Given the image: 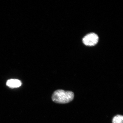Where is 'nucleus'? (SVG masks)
<instances>
[{"instance_id": "1", "label": "nucleus", "mask_w": 123, "mask_h": 123, "mask_svg": "<svg viewBox=\"0 0 123 123\" xmlns=\"http://www.w3.org/2000/svg\"><path fill=\"white\" fill-rule=\"evenodd\" d=\"M74 97V94L73 92L58 90L54 92L52 99L53 102L56 103L65 104L71 102Z\"/></svg>"}, {"instance_id": "2", "label": "nucleus", "mask_w": 123, "mask_h": 123, "mask_svg": "<svg viewBox=\"0 0 123 123\" xmlns=\"http://www.w3.org/2000/svg\"><path fill=\"white\" fill-rule=\"evenodd\" d=\"M99 37L95 33L89 34L83 38V43L85 45L89 46H93L97 43Z\"/></svg>"}, {"instance_id": "3", "label": "nucleus", "mask_w": 123, "mask_h": 123, "mask_svg": "<svg viewBox=\"0 0 123 123\" xmlns=\"http://www.w3.org/2000/svg\"><path fill=\"white\" fill-rule=\"evenodd\" d=\"M22 82L19 80L11 79L8 80L7 82V85L10 88H18L22 85Z\"/></svg>"}, {"instance_id": "4", "label": "nucleus", "mask_w": 123, "mask_h": 123, "mask_svg": "<svg viewBox=\"0 0 123 123\" xmlns=\"http://www.w3.org/2000/svg\"><path fill=\"white\" fill-rule=\"evenodd\" d=\"M113 123H123V116L121 115L115 116L112 120Z\"/></svg>"}]
</instances>
